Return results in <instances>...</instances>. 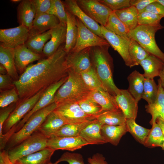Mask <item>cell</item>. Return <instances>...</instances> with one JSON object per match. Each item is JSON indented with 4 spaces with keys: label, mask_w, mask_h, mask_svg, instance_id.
I'll return each instance as SVG.
<instances>
[{
    "label": "cell",
    "mask_w": 164,
    "mask_h": 164,
    "mask_svg": "<svg viewBox=\"0 0 164 164\" xmlns=\"http://www.w3.org/2000/svg\"><path fill=\"white\" fill-rule=\"evenodd\" d=\"M43 55L33 52L25 44L14 48V59L17 72L21 74L29 64L42 59Z\"/></svg>",
    "instance_id": "obj_18"
},
{
    "label": "cell",
    "mask_w": 164,
    "mask_h": 164,
    "mask_svg": "<svg viewBox=\"0 0 164 164\" xmlns=\"http://www.w3.org/2000/svg\"><path fill=\"white\" fill-rule=\"evenodd\" d=\"M0 63L5 68L8 74L14 81L18 79L19 76L14 59V49L1 43L0 44Z\"/></svg>",
    "instance_id": "obj_23"
},
{
    "label": "cell",
    "mask_w": 164,
    "mask_h": 164,
    "mask_svg": "<svg viewBox=\"0 0 164 164\" xmlns=\"http://www.w3.org/2000/svg\"><path fill=\"white\" fill-rule=\"evenodd\" d=\"M113 11L122 9L131 6L130 0H98Z\"/></svg>",
    "instance_id": "obj_46"
},
{
    "label": "cell",
    "mask_w": 164,
    "mask_h": 164,
    "mask_svg": "<svg viewBox=\"0 0 164 164\" xmlns=\"http://www.w3.org/2000/svg\"><path fill=\"white\" fill-rule=\"evenodd\" d=\"M59 163L56 161L55 162L53 163L51 162H50L47 164H58Z\"/></svg>",
    "instance_id": "obj_60"
},
{
    "label": "cell",
    "mask_w": 164,
    "mask_h": 164,
    "mask_svg": "<svg viewBox=\"0 0 164 164\" xmlns=\"http://www.w3.org/2000/svg\"><path fill=\"white\" fill-rule=\"evenodd\" d=\"M156 122L159 126L164 136V121L161 118H158L156 119Z\"/></svg>",
    "instance_id": "obj_55"
},
{
    "label": "cell",
    "mask_w": 164,
    "mask_h": 164,
    "mask_svg": "<svg viewBox=\"0 0 164 164\" xmlns=\"http://www.w3.org/2000/svg\"><path fill=\"white\" fill-rule=\"evenodd\" d=\"M104 27L108 30L121 37L129 39L128 34L130 31L113 11L109 16Z\"/></svg>",
    "instance_id": "obj_35"
},
{
    "label": "cell",
    "mask_w": 164,
    "mask_h": 164,
    "mask_svg": "<svg viewBox=\"0 0 164 164\" xmlns=\"http://www.w3.org/2000/svg\"><path fill=\"white\" fill-rule=\"evenodd\" d=\"M158 2L164 6V0H157Z\"/></svg>",
    "instance_id": "obj_58"
},
{
    "label": "cell",
    "mask_w": 164,
    "mask_h": 164,
    "mask_svg": "<svg viewBox=\"0 0 164 164\" xmlns=\"http://www.w3.org/2000/svg\"><path fill=\"white\" fill-rule=\"evenodd\" d=\"M63 44L52 56L29 65L13 83L21 101L45 90L53 84L67 76L66 63L67 53Z\"/></svg>",
    "instance_id": "obj_1"
},
{
    "label": "cell",
    "mask_w": 164,
    "mask_h": 164,
    "mask_svg": "<svg viewBox=\"0 0 164 164\" xmlns=\"http://www.w3.org/2000/svg\"><path fill=\"white\" fill-rule=\"evenodd\" d=\"M54 111L67 124L80 123L96 119L86 114L78 103L65 101L57 104Z\"/></svg>",
    "instance_id": "obj_8"
},
{
    "label": "cell",
    "mask_w": 164,
    "mask_h": 164,
    "mask_svg": "<svg viewBox=\"0 0 164 164\" xmlns=\"http://www.w3.org/2000/svg\"><path fill=\"white\" fill-rule=\"evenodd\" d=\"M80 74L85 84L91 90L101 87L104 88L102 83L93 65L88 69L81 73Z\"/></svg>",
    "instance_id": "obj_40"
},
{
    "label": "cell",
    "mask_w": 164,
    "mask_h": 164,
    "mask_svg": "<svg viewBox=\"0 0 164 164\" xmlns=\"http://www.w3.org/2000/svg\"><path fill=\"white\" fill-rule=\"evenodd\" d=\"M66 24L60 23L51 29V38L45 44L43 55L48 57L53 55L60 47L65 43L66 38Z\"/></svg>",
    "instance_id": "obj_19"
},
{
    "label": "cell",
    "mask_w": 164,
    "mask_h": 164,
    "mask_svg": "<svg viewBox=\"0 0 164 164\" xmlns=\"http://www.w3.org/2000/svg\"><path fill=\"white\" fill-rule=\"evenodd\" d=\"M47 13L56 16L60 23L66 24V10L62 1L52 0L51 6Z\"/></svg>",
    "instance_id": "obj_42"
},
{
    "label": "cell",
    "mask_w": 164,
    "mask_h": 164,
    "mask_svg": "<svg viewBox=\"0 0 164 164\" xmlns=\"http://www.w3.org/2000/svg\"><path fill=\"white\" fill-rule=\"evenodd\" d=\"M91 47L78 52H70L66 57L68 71L80 73L92 66L90 55Z\"/></svg>",
    "instance_id": "obj_14"
},
{
    "label": "cell",
    "mask_w": 164,
    "mask_h": 164,
    "mask_svg": "<svg viewBox=\"0 0 164 164\" xmlns=\"http://www.w3.org/2000/svg\"><path fill=\"white\" fill-rule=\"evenodd\" d=\"M80 8L91 19L105 26L113 11L98 0H76Z\"/></svg>",
    "instance_id": "obj_11"
},
{
    "label": "cell",
    "mask_w": 164,
    "mask_h": 164,
    "mask_svg": "<svg viewBox=\"0 0 164 164\" xmlns=\"http://www.w3.org/2000/svg\"><path fill=\"white\" fill-rule=\"evenodd\" d=\"M103 125L95 119L81 131L79 136L85 140L89 145L107 143L101 134V129Z\"/></svg>",
    "instance_id": "obj_20"
},
{
    "label": "cell",
    "mask_w": 164,
    "mask_h": 164,
    "mask_svg": "<svg viewBox=\"0 0 164 164\" xmlns=\"http://www.w3.org/2000/svg\"><path fill=\"white\" fill-rule=\"evenodd\" d=\"M76 20L77 39L75 46L70 52H78L89 47L110 45L105 39L92 32L77 18Z\"/></svg>",
    "instance_id": "obj_10"
},
{
    "label": "cell",
    "mask_w": 164,
    "mask_h": 164,
    "mask_svg": "<svg viewBox=\"0 0 164 164\" xmlns=\"http://www.w3.org/2000/svg\"><path fill=\"white\" fill-rule=\"evenodd\" d=\"M144 70L143 75L145 78L153 79L159 76L162 70L164 63L159 58L150 55L139 63Z\"/></svg>",
    "instance_id": "obj_28"
},
{
    "label": "cell",
    "mask_w": 164,
    "mask_h": 164,
    "mask_svg": "<svg viewBox=\"0 0 164 164\" xmlns=\"http://www.w3.org/2000/svg\"><path fill=\"white\" fill-rule=\"evenodd\" d=\"M163 17L151 12L144 11L138 14V25L156 26L161 25L160 20Z\"/></svg>",
    "instance_id": "obj_44"
},
{
    "label": "cell",
    "mask_w": 164,
    "mask_h": 164,
    "mask_svg": "<svg viewBox=\"0 0 164 164\" xmlns=\"http://www.w3.org/2000/svg\"><path fill=\"white\" fill-rule=\"evenodd\" d=\"M121 22L130 31L138 25V13L133 6L114 11Z\"/></svg>",
    "instance_id": "obj_34"
},
{
    "label": "cell",
    "mask_w": 164,
    "mask_h": 164,
    "mask_svg": "<svg viewBox=\"0 0 164 164\" xmlns=\"http://www.w3.org/2000/svg\"><path fill=\"white\" fill-rule=\"evenodd\" d=\"M163 28L161 25L156 26L138 25L129 32L128 36L129 39L137 42L150 55L156 56L164 63V53L158 46L155 39L156 32Z\"/></svg>",
    "instance_id": "obj_5"
},
{
    "label": "cell",
    "mask_w": 164,
    "mask_h": 164,
    "mask_svg": "<svg viewBox=\"0 0 164 164\" xmlns=\"http://www.w3.org/2000/svg\"><path fill=\"white\" fill-rule=\"evenodd\" d=\"M128 51L133 66L139 65V63L150 54L137 42L130 39Z\"/></svg>",
    "instance_id": "obj_38"
},
{
    "label": "cell",
    "mask_w": 164,
    "mask_h": 164,
    "mask_svg": "<svg viewBox=\"0 0 164 164\" xmlns=\"http://www.w3.org/2000/svg\"><path fill=\"white\" fill-rule=\"evenodd\" d=\"M68 76L53 84L47 88L43 93L33 108L15 125L5 134L9 139L15 133L18 132L23 126L29 118L34 113L49 105L54 102L56 93L61 86L67 80Z\"/></svg>",
    "instance_id": "obj_7"
},
{
    "label": "cell",
    "mask_w": 164,
    "mask_h": 164,
    "mask_svg": "<svg viewBox=\"0 0 164 164\" xmlns=\"http://www.w3.org/2000/svg\"><path fill=\"white\" fill-rule=\"evenodd\" d=\"M144 11L149 12L164 17V6L157 0L149 5L143 12Z\"/></svg>",
    "instance_id": "obj_50"
},
{
    "label": "cell",
    "mask_w": 164,
    "mask_h": 164,
    "mask_svg": "<svg viewBox=\"0 0 164 164\" xmlns=\"http://www.w3.org/2000/svg\"><path fill=\"white\" fill-rule=\"evenodd\" d=\"M36 10V15L47 13L50 8L52 0H31Z\"/></svg>",
    "instance_id": "obj_49"
},
{
    "label": "cell",
    "mask_w": 164,
    "mask_h": 164,
    "mask_svg": "<svg viewBox=\"0 0 164 164\" xmlns=\"http://www.w3.org/2000/svg\"><path fill=\"white\" fill-rule=\"evenodd\" d=\"M158 92V86L154 79L145 78L144 89L142 98L150 104L156 99Z\"/></svg>",
    "instance_id": "obj_41"
},
{
    "label": "cell",
    "mask_w": 164,
    "mask_h": 164,
    "mask_svg": "<svg viewBox=\"0 0 164 164\" xmlns=\"http://www.w3.org/2000/svg\"><path fill=\"white\" fill-rule=\"evenodd\" d=\"M89 97L101 106L103 112L120 109L114 97L103 87L92 91Z\"/></svg>",
    "instance_id": "obj_22"
},
{
    "label": "cell",
    "mask_w": 164,
    "mask_h": 164,
    "mask_svg": "<svg viewBox=\"0 0 164 164\" xmlns=\"http://www.w3.org/2000/svg\"><path fill=\"white\" fill-rule=\"evenodd\" d=\"M127 132L126 124L119 125H103L101 128V134L107 143L116 146L122 136Z\"/></svg>",
    "instance_id": "obj_30"
},
{
    "label": "cell",
    "mask_w": 164,
    "mask_h": 164,
    "mask_svg": "<svg viewBox=\"0 0 164 164\" xmlns=\"http://www.w3.org/2000/svg\"><path fill=\"white\" fill-rule=\"evenodd\" d=\"M152 125V128L143 145L151 148L161 147L164 142V136L156 122Z\"/></svg>",
    "instance_id": "obj_39"
},
{
    "label": "cell",
    "mask_w": 164,
    "mask_h": 164,
    "mask_svg": "<svg viewBox=\"0 0 164 164\" xmlns=\"http://www.w3.org/2000/svg\"><path fill=\"white\" fill-rule=\"evenodd\" d=\"M45 90L42 91L29 98L17 102L16 107L3 125V134L8 132L33 108Z\"/></svg>",
    "instance_id": "obj_9"
},
{
    "label": "cell",
    "mask_w": 164,
    "mask_h": 164,
    "mask_svg": "<svg viewBox=\"0 0 164 164\" xmlns=\"http://www.w3.org/2000/svg\"><path fill=\"white\" fill-rule=\"evenodd\" d=\"M63 161L67 162L69 164H85L82 155L79 153L64 152L57 161L58 163Z\"/></svg>",
    "instance_id": "obj_47"
},
{
    "label": "cell",
    "mask_w": 164,
    "mask_h": 164,
    "mask_svg": "<svg viewBox=\"0 0 164 164\" xmlns=\"http://www.w3.org/2000/svg\"><path fill=\"white\" fill-rule=\"evenodd\" d=\"M125 124L127 132L140 143L144 145L150 129L137 124L133 119H127Z\"/></svg>",
    "instance_id": "obj_37"
},
{
    "label": "cell",
    "mask_w": 164,
    "mask_h": 164,
    "mask_svg": "<svg viewBox=\"0 0 164 164\" xmlns=\"http://www.w3.org/2000/svg\"><path fill=\"white\" fill-rule=\"evenodd\" d=\"M92 91L80 73L68 71L67 79L56 93L54 102L57 104L65 101L78 103L89 97Z\"/></svg>",
    "instance_id": "obj_3"
},
{
    "label": "cell",
    "mask_w": 164,
    "mask_h": 164,
    "mask_svg": "<svg viewBox=\"0 0 164 164\" xmlns=\"http://www.w3.org/2000/svg\"><path fill=\"white\" fill-rule=\"evenodd\" d=\"M57 106V104L54 102L32 114L22 128L10 137L6 143L4 150L8 151L38 130L47 115L54 111Z\"/></svg>",
    "instance_id": "obj_4"
},
{
    "label": "cell",
    "mask_w": 164,
    "mask_h": 164,
    "mask_svg": "<svg viewBox=\"0 0 164 164\" xmlns=\"http://www.w3.org/2000/svg\"><path fill=\"white\" fill-rule=\"evenodd\" d=\"M78 103L82 110L88 115L96 117L103 112L101 106L90 97Z\"/></svg>",
    "instance_id": "obj_43"
},
{
    "label": "cell",
    "mask_w": 164,
    "mask_h": 164,
    "mask_svg": "<svg viewBox=\"0 0 164 164\" xmlns=\"http://www.w3.org/2000/svg\"><path fill=\"white\" fill-rule=\"evenodd\" d=\"M0 73L2 75L8 74L6 69L1 64L0 65Z\"/></svg>",
    "instance_id": "obj_57"
},
{
    "label": "cell",
    "mask_w": 164,
    "mask_h": 164,
    "mask_svg": "<svg viewBox=\"0 0 164 164\" xmlns=\"http://www.w3.org/2000/svg\"><path fill=\"white\" fill-rule=\"evenodd\" d=\"M14 80L8 74L0 75V92L11 89L15 86Z\"/></svg>",
    "instance_id": "obj_51"
},
{
    "label": "cell",
    "mask_w": 164,
    "mask_h": 164,
    "mask_svg": "<svg viewBox=\"0 0 164 164\" xmlns=\"http://www.w3.org/2000/svg\"><path fill=\"white\" fill-rule=\"evenodd\" d=\"M0 107H6L11 104L17 102L19 100L17 91L14 87L0 92Z\"/></svg>",
    "instance_id": "obj_45"
},
{
    "label": "cell",
    "mask_w": 164,
    "mask_h": 164,
    "mask_svg": "<svg viewBox=\"0 0 164 164\" xmlns=\"http://www.w3.org/2000/svg\"><path fill=\"white\" fill-rule=\"evenodd\" d=\"M158 83V92L156 99L153 103L145 106L146 111L152 116L150 121L152 125L156 122L158 118L164 121V89L159 79Z\"/></svg>",
    "instance_id": "obj_25"
},
{
    "label": "cell",
    "mask_w": 164,
    "mask_h": 164,
    "mask_svg": "<svg viewBox=\"0 0 164 164\" xmlns=\"http://www.w3.org/2000/svg\"><path fill=\"white\" fill-rule=\"evenodd\" d=\"M161 147L162 148V149L164 151V142L163 144L162 145Z\"/></svg>",
    "instance_id": "obj_61"
},
{
    "label": "cell",
    "mask_w": 164,
    "mask_h": 164,
    "mask_svg": "<svg viewBox=\"0 0 164 164\" xmlns=\"http://www.w3.org/2000/svg\"><path fill=\"white\" fill-rule=\"evenodd\" d=\"M62 2L68 11L78 18L92 32L104 39L101 32V26L80 8L76 0H65Z\"/></svg>",
    "instance_id": "obj_16"
},
{
    "label": "cell",
    "mask_w": 164,
    "mask_h": 164,
    "mask_svg": "<svg viewBox=\"0 0 164 164\" xmlns=\"http://www.w3.org/2000/svg\"><path fill=\"white\" fill-rule=\"evenodd\" d=\"M156 0H130L131 6H134L137 9L138 14L142 12L145 8L149 4Z\"/></svg>",
    "instance_id": "obj_52"
},
{
    "label": "cell",
    "mask_w": 164,
    "mask_h": 164,
    "mask_svg": "<svg viewBox=\"0 0 164 164\" xmlns=\"http://www.w3.org/2000/svg\"><path fill=\"white\" fill-rule=\"evenodd\" d=\"M145 78L143 74L136 70L132 72L127 77L129 83L128 90L138 103L142 98Z\"/></svg>",
    "instance_id": "obj_31"
},
{
    "label": "cell",
    "mask_w": 164,
    "mask_h": 164,
    "mask_svg": "<svg viewBox=\"0 0 164 164\" xmlns=\"http://www.w3.org/2000/svg\"><path fill=\"white\" fill-rule=\"evenodd\" d=\"M110 45L91 47L90 55L92 65L104 89L115 96L119 89L115 85L113 78V59L108 50Z\"/></svg>",
    "instance_id": "obj_2"
},
{
    "label": "cell",
    "mask_w": 164,
    "mask_h": 164,
    "mask_svg": "<svg viewBox=\"0 0 164 164\" xmlns=\"http://www.w3.org/2000/svg\"><path fill=\"white\" fill-rule=\"evenodd\" d=\"M60 23L55 16L45 13L36 15L33 20L31 32L41 33L51 29Z\"/></svg>",
    "instance_id": "obj_24"
},
{
    "label": "cell",
    "mask_w": 164,
    "mask_h": 164,
    "mask_svg": "<svg viewBox=\"0 0 164 164\" xmlns=\"http://www.w3.org/2000/svg\"><path fill=\"white\" fill-rule=\"evenodd\" d=\"M0 164H13L9 158L8 151L4 149L0 152Z\"/></svg>",
    "instance_id": "obj_54"
},
{
    "label": "cell",
    "mask_w": 164,
    "mask_h": 164,
    "mask_svg": "<svg viewBox=\"0 0 164 164\" xmlns=\"http://www.w3.org/2000/svg\"><path fill=\"white\" fill-rule=\"evenodd\" d=\"M55 151L47 147L20 158L14 164H47Z\"/></svg>",
    "instance_id": "obj_32"
},
{
    "label": "cell",
    "mask_w": 164,
    "mask_h": 164,
    "mask_svg": "<svg viewBox=\"0 0 164 164\" xmlns=\"http://www.w3.org/2000/svg\"><path fill=\"white\" fill-rule=\"evenodd\" d=\"M30 34L26 26L20 25L16 27L0 29L1 43L13 48L25 44Z\"/></svg>",
    "instance_id": "obj_13"
},
{
    "label": "cell",
    "mask_w": 164,
    "mask_h": 164,
    "mask_svg": "<svg viewBox=\"0 0 164 164\" xmlns=\"http://www.w3.org/2000/svg\"><path fill=\"white\" fill-rule=\"evenodd\" d=\"M93 120H94L79 123L65 124L52 136L57 137L79 136L81 131Z\"/></svg>",
    "instance_id": "obj_36"
},
{
    "label": "cell",
    "mask_w": 164,
    "mask_h": 164,
    "mask_svg": "<svg viewBox=\"0 0 164 164\" xmlns=\"http://www.w3.org/2000/svg\"><path fill=\"white\" fill-rule=\"evenodd\" d=\"M51 36V29L41 33L30 31V35L25 45L33 52L43 55L44 47Z\"/></svg>",
    "instance_id": "obj_29"
},
{
    "label": "cell",
    "mask_w": 164,
    "mask_h": 164,
    "mask_svg": "<svg viewBox=\"0 0 164 164\" xmlns=\"http://www.w3.org/2000/svg\"><path fill=\"white\" fill-rule=\"evenodd\" d=\"M161 84L164 89V65L159 76Z\"/></svg>",
    "instance_id": "obj_56"
},
{
    "label": "cell",
    "mask_w": 164,
    "mask_h": 164,
    "mask_svg": "<svg viewBox=\"0 0 164 164\" xmlns=\"http://www.w3.org/2000/svg\"><path fill=\"white\" fill-rule=\"evenodd\" d=\"M66 10L67 27L64 50L66 53H68L73 49L76 43L78 36V28L76 17L66 9Z\"/></svg>",
    "instance_id": "obj_27"
},
{
    "label": "cell",
    "mask_w": 164,
    "mask_h": 164,
    "mask_svg": "<svg viewBox=\"0 0 164 164\" xmlns=\"http://www.w3.org/2000/svg\"><path fill=\"white\" fill-rule=\"evenodd\" d=\"M101 32L104 38L119 54L125 65L130 67H134L128 51L130 39L119 36L108 30L104 26H101Z\"/></svg>",
    "instance_id": "obj_12"
},
{
    "label": "cell",
    "mask_w": 164,
    "mask_h": 164,
    "mask_svg": "<svg viewBox=\"0 0 164 164\" xmlns=\"http://www.w3.org/2000/svg\"><path fill=\"white\" fill-rule=\"evenodd\" d=\"M17 19L19 25H23L29 30L32 28L36 13L31 0H22L17 7Z\"/></svg>",
    "instance_id": "obj_21"
},
{
    "label": "cell",
    "mask_w": 164,
    "mask_h": 164,
    "mask_svg": "<svg viewBox=\"0 0 164 164\" xmlns=\"http://www.w3.org/2000/svg\"><path fill=\"white\" fill-rule=\"evenodd\" d=\"M66 124L65 121L54 110L47 115L38 130L48 138Z\"/></svg>",
    "instance_id": "obj_26"
},
{
    "label": "cell",
    "mask_w": 164,
    "mask_h": 164,
    "mask_svg": "<svg viewBox=\"0 0 164 164\" xmlns=\"http://www.w3.org/2000/svg\"><path fill=\"white\" fill-rule=\"evenodd\" d=\"M89 145L80 136L57 137L52 136L48 138L47 147L55 151L58 149L73 151Z\"/></svg>",
    "instance_id": "obj_15"
},
{
    "label": "cell",
    "mask_w": 164,
    "mask_h": 164,
    "mask_svg": "<svg viewBox=\"0 0 164 164\" xmlns=\"http://www.w3.org/2000/svg\"><path fill=\"white\" fill-rule=\"evenodd\" d=\"M22 0H11V1L13 2L16 3V2H20Z\"/></svg>",
    "instance_id": "obj_59"
},
{
    "label": "cell",
    "mask_w": 164,
    "mask_h": 164,
    "mask_svg": "<svg viewBox=\"0 0 164 164\" xmlns=\"http://www.w3.org/2000/svg\"><path fill=\"white\" fill-rule=\"evenodd\" d=\"M103 125H119L125 124L126 119L120 110L103 111L96 117Z\"/></svg>",
    "instance_id": "obj_33"
},
{
    "label": "cell",
    "mask_w": 164,
    "mask_h": 164,
    "mask_svg": "<svg viewBox=\"0 0 164 164\" xmlns=\"http://www.w3.org/2000/svg\"><path fill=\"white\" fill-rule=\"evenodd\" d=\"M17 102L12 103L3 108H1L0 111V138L3 136L2 128L3 125L10 114L15 109Z\"/></svg>",
    "instance_id": "obj_48"
},
{
    "label": "cell",
    "mask_w": 164,
    "mask_h": 164,
    "mask_svg": "<svg viewBox=\"0 0 164 164\" xmlns=\"http://www.w3.org/2000/svg\"><path fill=\"white\" fill-rule=\"evenodd\" d=\"M117 103L126 119L135 120L137 114L138 103L128 89H120L114 96Z\"/></svg>",
    "instance_id": "obj_17"
},
{
    "label": "cell",
    "mask_w": 164,
    "mask_h": 164,
    "mask_svg": "<svg viewBox=\"0 0 164 164\" xmlns=\"http://www.w3.org/2000/svg\"><path fill=\"white\" fill-rule=\"evenodd\" d=\"M89 164H108L104 157L101 154L97 153L87 159Z\"/></svg>",
    "instance_id": "obj_53"
},
{
    "label": "cell",
    "mask_w": 164,
    "mask_h": 164,
    "mask_svg": "<svg viewBox=\"0 0 164 164\" xmlns=\"http://www.w3.org/2000/svg\"><path fill=\"white\" fill-rule=\"evenodd\" d=\"M48 138L39 130L16 146L8 151L9 158L13 164L19 159L47 147Z\"/></svg>",
    "instance_id": "obj_6"
}]
</instances>
